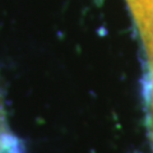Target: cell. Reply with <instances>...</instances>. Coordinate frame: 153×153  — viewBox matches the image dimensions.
Wrapping results in <instances>:
<instances>
[{
    "mask_svg": "<svg viewBox=\"0 0 153 153\" xmlns=\"http://www.w3.org/2000/svg\"><path fill=\"white\" fill-rule=\"evenodd\" d=\"M126 1L133 12L134 21L137 23L144 44L149 65L148 73H153V0H126Z\"/></svg>",
    "mask_w": 153,
    "mask_h": 153,
    "instance_id": "obj_1",
    "label": "cell"
},
{
    "mask_svg": "<svg viewBox=\"0 0 153 153\" xmlns=\"http://www.w3.org/2000/svg\"><path fill=\"white\" fill-rule=\"evenodd\" d=\"M0 153H22L18 139L8 130L1 100H0Z\"/></svg>",
    "mask_w": 153,
    "mask_h": 153,
    "instance_id": "obj_2",
    "label": "cell"
}]
</instances>
